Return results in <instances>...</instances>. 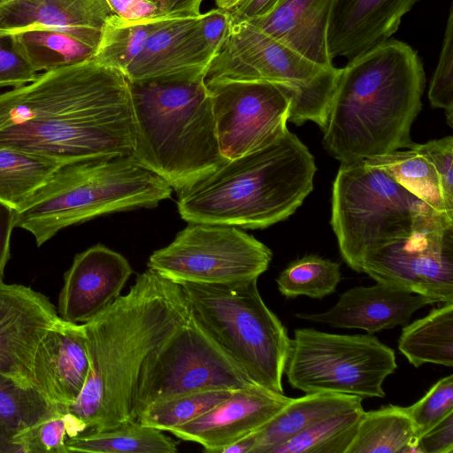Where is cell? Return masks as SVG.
I'll use <instances>...</instances> for the list:
<instances>
[{"label":"cell","mask_w":453,"mask_h":453,"mask_svg":"<svg viewBox=\"0 0 453 453\" xmlns=\"http://www.w3.org/2000/svg\"><path fill=\"white\" fill-rule=\"evenodd\" d=\"M363 412L361 406L326 418L270 453H346Z\"/></svg>","instance_id":"33"},{"label":"cell","mask_w":453,"mask_h":453,"mask_svg":"<svg viewBox=\"0 0 453 453\" xmlns=\"http://www.w3.org/2000/svg\"><path fill=\"white\" fill-rule=\"evenodd\" d=\"M16 50L35 71H50L92 59L96 50L60 27H34L11 35Z\"/></svg>","instance_id":"27"},{"label":"cell","mask_w":453,"mask_h":453,"mask_svg":"<svg viewBox=\"0 0 453 453\" xmlns=\"http://www.w3.org/2000/svg\"><path fill=\"white\" fill-rule=\"evenodd\" d=\"M177 445L163 431L134 419L111 429L85 432L65 441L68 453H175Z\"/></svg>","instance_id":"28"},{"label":"cell","mask_w":453,"mask_h":453,"mask_svg":"<svg viewBox=\"0 0 453 453\" xmlns=\"http://www.w3.org/2000/svg\"><path fill=\"white\" fill-rule=\"evenodd\" d=\"M422 453L407 407L363 412L346 453Z\"/></svg>","instance_id":"25"},{"label":"cell","mask_w":453,"mask_h":453,"mask_svg":"<svg viewBox=\"0 0 453 453\" xmlns=\"http://www.w3.org/2000/svg\"><path fill=\"white\" fill-rule=\"evenodd\" d=\"M128 84L132 157L177 193L227 161L219 150L211 96L203 80Z\"/></svg>","instance_id":"5"},{"label":"cell","mask_w":453,"mask_h":453,"mask_svg":"<svg viewBox=\"0 0 453 453\" xmlns=\"http://www.w3.org/2000/svg\"><path fill=\"white\" fill-rule=\"evenodd\" d=\"M339 73L340 68L309 60L249 21L232 20L203 81H265L284 87L292 95L288 120L297 126L312 121L322 130Z\"/></svg>","instance_id":"8"},{"label":"cell","mask_w":453,"mask_h":453,"mask_svg":"<svg viewBox=\"0 0 453 453\" xmlns=\"http://www.w3.org/2000/svg\"><path fill=\"white\" fill-rule=\"evenodd\" d=\"M182 287L147 269L129 291L83 323L89 360L84 388L65 408L88 431L133 419L137 380L146 357L189 318Z\"/></svg>","instance_id":"1"},{"label":"cell","mask_w":453,"mask_h":453,"mask_svg":"<svg viewBox=\"0 0 453 453\" xmlns=\"http://www.w3.org/2000/svg\"><path fill=\"white\" fill-rule=\"evenodd\" d=\"M197 17L173 19L152 33L126 70L127 80L131 82L203 80L213 56L200 36Z\"/></svg>","instance_id":"18"},{"label":"cell","mask_w":453,"mask_h":453,"mask_svg":"<svg viewBox=\"0 0 453 453\" xmlns=\"http://www.w3.org/2000/svg\"><path fill=\"white\" fill-rule=\"evenodd\" d=\"M272 258L267 246L237 226L188 222L147 266L178 284L227 285L257 280Z\"/></svg>","instance_id":"12"},{"label":"cell","mask_w":453,"mask_h":453,"mask_svg":"<svg viewBox=\"0 0 453 453\" xmlns=\"http://www.w3.org/2000/svg\"><path fill=\"white\" fill-rule=\"evenodd\" d=\"M388 173L397 183L438 212L447 214L439 177L418 143L364 159ZM453 218V217H450Z\"/></svg>","instance_id":"29"},{"label":"cell","mask_w":453,"mask_h":453,"mask_svg":"<svg viewBox=\"0 0 453 453\" xmlns=\"http://www.w3.org/2000/svg\"><path fill=\"white\" fill-rule=\"evenodd\" d=\"M431 209L384 171L359 160L341 163L330 223L342 259L362 273L367 253L409 234L416 218Z\"/></svg>","instance_id":"9"},{"label":"cell","mask_w":453,"mask_h":453,"mask_svg":"<svg viewBox=\"0 0 453 453\" xmlns=\"http://www.w3.org/2000/svg\"><path fill=\"white\" fill-rule=\"evenodd\" d=\"M363 398L332 392L308 393L290 402L264 426L253 433L251 453H270L279 445L332 416L362 406Z\"/></svg>","instance_id":"24"},{"label":"cell","mask_w":453,"mask_h":453,"mask_svg":"<svg viewBox=\"0 0 453 453\" xmlns=\"http://www.w3.org/2000/svg\"><path fill=\"white\" fill-rule=\"evenodd\" d=\"M159 12L171 18L197 17L203 0H150Z\"/></svg>","instance_id":"45"},{"label":"cell","mask_w":453,"mask_h":453,"mask_svg":"<svg viewBox=\"0 0 453 453\" xmlns=\"http://www.w3.org/2000/svg\"><path fill=\"white\" fill-rule=\"evenodd\" d=\"M56 411L35 388L0 374V452L18 453L12 437Z\"/></svg>","instance_id":"32"},{"label":"cell","mask_w":453,"mask_h":453,"mask_svg":"<svg viewBox=\"0 0 453 453\" xmlns=\"http://www.w3.org/2000/svg\"><path fill=\"white\" fill-rule=\"evenodd\" d=\"M396 368L395 350L372 334L299 328L290 339L284 374L293 388L306 394L383 398V382Z\"/></svg>","instance_id":"10"},{"label":"cell","mask_w":453,"mask_h":453,"mask_svg":"<svg viewBox=\"0 0 453 453\" xmlns=\"http://www.w3.org/2000/svg\"><path fill=\"white\" fill-rule=\"evenodd\" d=\"M106 2L116 15L128 20L165 16L150 0H106Z\"/></svg>","instance_id":"43"},{"label":"cell","mask_w":453,"mask_h":453,"mask_svg":"<svg viewBox=\"0 0 453 453\" xmlns=\"http://www.w3.org/2000/svg\"><path fill=\"white\" fill-rule=\"evenodd\" d=\"M38 76L16 50L12 35L0 36V87L18 88Z\"/></svg>","instance_id":"40"},{"label":"cell","mask_w":453,"mask_h":453,"mask_svg":"<svg viewBox=\"0 0 453 453\" xmlns=\"http://www.w3.org/2000/svg\"><path fill=\"white\" fill-rule=\"evenodd\" d=\"M449 14L439 61L430 82L428 98L434 108L445 110L447 122L453 124V11Z\"/></svg>","instance_id":"38"},{"label":"cell","mask_w":453,"mask_h":453,"mask_svg":"<svg viewBox=\"0 0 453 453\" xmlns=\"http://www.w3.org/2000/svg\"><path fill=\"white\" fill-rule=\"evenodd\" d=\"M173 19L168 16L128 20L114 14L105 22L93 60L125 73L152 33Z\"/></svg>","instance_id":"31"},{"label":"cell","mask_w":453,"mask_h":453,"mask_svg":"<svg viewBox=\"0 0 453 453\" xmlns=\"http://www.w3.org/2000/svg\"><path fill=\"white\" fill-rule=\"evenodd\" d=\"M173 188L131 156L62 165L16 211L15 226L37 246L60 230L104 214L151 208Z\"/></svg>","instance_id":"6"},{"label":"cell","mask_w":453,"mask_h":453,"mask_svg":"<svg viewBox=\"0 0 453 453\" xmlns=\"http://www.w3.org/2000/svg\"><path fill=\"white\" fill-rule=\"evenodd\" d=\"M422 453L453 452V412L418 438Z\"/></svg>","instance_id":"42"},{"label":"cell","mask_w":453,"mask_h":453,"mask_svg":"<svg viewBox=\"0 0 453 453\" xmlns=\"http://www.w3.org/2000/svg\"><path fill=\"white\" fill-rule=\"evenodd\" d=\"M419 0H335L326 34L331 58L349 60L385 42Z\"/></svg>","instance_id":"21"},{"label":"cell","mask_w":453,"mask_h":453,"mask_svg":"<svg viewBox=\"0 0 453 453\" xmlns=\"http://www.w3.org/2000/svg\"><path fill=\"white\" fill-rule=\"evenodd\" d=\"M399 351L418 368L425 364L453 366V302L444 303L402 329Z\"/></svg>","instance_id":"26"},{"label":"cell","mask_w":453,"mask_h":453,"mask_svg":"<svg viewBox=\"0 0 453 453\" xmlns=\"http://www.w3.org/2000/svg\"><path fill=\"white\" fill-rule=\"evenodd\" d=\"M210 91L221 155L227 160L257 150L287 128L291 93L265 81H219Z\"/></svg>","instance_id":"14"},{"label":"cell","mask_w":453,"mask_h":453,"mask_svg":"<svg viewBox=\"0 0 453 453\" xmlns=\"http://www.w3.org/2000/svg\"><path fill=\"white\" fill-rule=\"evenodd\" d=\"M231 16L229 11L214 8L197 17L200 36L213 56L219 51L230 29Z\"/></svg>","instance_id":"41"},{"label":"cell","mask_w":453,"mask_h":453,"mask_svg":"<svg viewBox=\"0 0 453 453\" xmlns=\"http://www.w3.org/2000/svg\"><path fill=\"white\" fill-rule=\"evenodd\" d=\"M59 318L45 296L26 286L0 281V374L34 387L35 350Z\"/></svg>","instance_id":"15"},{"label":"cell","mask_w":453,"mask_h":453,"mask_svg":"<svg viewBox=\"0 0 453 453\" xmlns=\"http://www.w3.org/2000/svg\"><path fill=\"white\" fill-rule=\"evenodd\" d=\"M426 75L407 43L388 40L340 68L323 144L341 163L408 147L421 110Z\"/></svg>","instance_id":"2"},{"label":"cell","mask_w":453,"mask_h":453,"mask_svg":"<svg viewBox=\"0 0 453 453\" xmlns=\"http://www.w3.org/2000/svg\"><path fill=\"white\" fill-rule=\"evenodd\" d=\"M88 370L83 325L59 318L35 350L32 364L34 388L64 411L79 397Z\"/></svg>","instance_id":"19"},{"label":"cell","mask_w":453,"mask_h":453,"mask_svg":"<svg viewBox=\"0 0 453 453\" xmlns=\"http://www.w3.org/2000/svg\"><path fill=\"white\" fill-rule=\"evenodd\" d=\"M255 445V437L251 434L231 444L219 449L217 453H251Z\"/></svg>","instance_id":"47"},{"label":"cell","mask_w":453,"mask_h":453,"mask_svg":"<svg viewBox=\"0 0 453 453\" xmlns=\"http://www.w3.org/2000/svg\"><path fill=\"white\" fill-rule=\"evenodd\" d=\"M342 279L338 263L317 255L292 261L276 279L278 290L286 298L305 296L322 299L334 293Z\"/></svg>","instance_id":"34"},{"label":"cell","mask_w":453,"mask_h":453,"mask_svg":"<svg viewBox=\"0 0 453 453\" xmlns=\"http://www.w3.org/2000/svg\"><path fill=\"white\" fill-rule=\"evenodd\" d=\"M193 314L256 384L284 393L290 338L266 306L257 280L227 285L180 284Z\"/></svg>","instance_id":"7"},{"label":"cell","mask_w":453,"mask_h":453,"mask_svg":"<svg viewBox=\"0 0 453 453\" xmlns=\"http://www.w3.org/2000/svg\"><path fill=\"white\" fill-rule=\"evenodd\" d=\"M244 0H215L218 8L231 11Z\"/></svg>","instance_id":"48"},{"label":"cell","mask_w":453,"mask_h":453,"mask_svg":"<svg viewBox=\"0 0 453 453\" xmlns=\"http://www.w3.org/2000/svg\"><path fill=\"white\" fill-rule=\"evenodd\" d=\"M418 149L430 159L439 177L447 213L453 217V137L431 140L418 144Z\"/></svg>","instance_id":"39"},{"label":"cell","mask_w":453,"mask_h":453,"mask_svg":"<svg viewBox=\"0 0 453 453\" xmlns=\"http://www.w3.org/2000/svg\"><path fill=\"white\" fill-rule=\"evenodd\" d=\"M235 390L214 389L176 395L154 403L142 411V425L169 432L204 414Z\"/></svg>","instance_id":"35"},{"label":"cell","mask_w":453,"mask_h":453,"mask_svg":"<svg viewBox=\"0 0 453 453\" xmlns=\"http://www.w3.org/2000/svg\"><path fill=\"white\" fill-rule=\"evenodd\" d=\"M334 1L280 0L266 15L249 22L309 60L332 67L326 34Z\"/></svg>","instance_id":"23"},{"label":"cell","mask_w":453,"mask_h":453,"mask_svg":"<svg viewBox=\"0 0 453 453\" xmlns=\"http://www.w3.org/2000/svg\"><path fill=\"white\" fill-rule=\"evenodd\" d=\"M434 303L422 296L376 282L343 292L337 303L320 313H297L298 319L336 328H357L369 334L397 326H406L412 314Z\"/></svg>","instance_id":"20"},{"label":"cell","mask_w":453,"mask_h":453,"mask_svg":"<svg viewBox=\"0 0 453 453\" xmlns=\"http://www.w3.org/2000/svg\"><path fill=\"white\" fill-rule=\"evenodd\" d=\"M85 432L84 426L74 416L58 409L15 434L12 443L19 453H68L65 441Z\"/></svg>","instance_id":"36"},{"label":"cell","mask_w":453,"mask_h":453,"mask_svg":"<svg viewBox=\"0 0 453 453\" xmlns=\"http://www.w3.org/2000/svg\"><path fill=\"white\" fill-rule=\"evenodd\" d=\"M133 273L126 257L102 244L77 254L65 273L59 317L77 324L89 321L120 296Z\"/></svg>","instance_id":"17"},{"label":"cell","mask_w":453,"mask_h":453,"mask_svg":"<svg viewBox=\"0 0 453 453\" xmlns=\"http://www.w3.org/2000/svg\"><path fill=\"white\" fill-rule=\"evenodd\" d=\"M0 145L63 165L132 156L128 81L118 70L89 64L65 91L44 102L32 119L0 128Z\"/></svg>","instance_id":"4"},{"label":"cell","mask_w":453,"mask_h":453,"mask_svg":"<svg viewBox=\"0 0 453 453\" xmlns=\"http://www.w3.org/2000/svg\"><path fill=\"white\" fill-rule=\"evenodd\" d=\"M16 210L0 202V281L10 258V240L15 227Z\"/></svg>","instance_id":"44"},{"label":"cell","mask_w":453,"mask_h":453,"mask_svg":"<svg viewBox=\"0 0 453 453\" xmlns=\"http://www.w3.org/2000/svg\"><path fill=\"white\" fill-rule=\"evenodd\" d=\"M316 170L308 148L286 129L179 192L178 211L187 222L265 228L301 206L313 189Z\"/></svg>","instance_id":"3"},{"label":"cell","mask_w":453,"mask_h":453,"mask_svg":"<svg viewBox=\"0 0 453 453\" xmlns=\"http://www.w3.org/2000/svg\"><path fill=\"white\" fill-rule=\"evenodd\" d=\"M62 165L43 156L0 145V202L17 211Z\"/></svg>","instance_id":"30"},{"label":"cell","mask_w":453,"mask_h":453,"mask_svg":"<svg viewBox=\"0 0 453 453\" xmlns=\"http://www.w3.org/2000/svg\"><path fill=\"white\" fill-rule=\"evenodd\" d=\"M253 384L191 311L188 320L146 357L137 380L133 419L147 406L176 395L238 390Z\"/></svg>","instance_id":"11"},{"label":"cell","mask_w":453,"mask_h":453,"mask_svg":"<svg viewBox=\"0 0 453 453\" xmlns=\"http://www.w3.org/2000/svg\"><path fill=\"white\" fill-rule=\"evenodd\" d=\"M361 271L434 303L453 302V218L434 209L419 214L409 234L367 253Z\"/></svg>","instance_id":"13"},{"label":"cell","mask_w":453,"mask_h":453,"mask_svg":"<svg viewBox=\"0 0 453 453\" xmlns=\"http://www.w3.org/2000/svg\"><path fill=\"white\" fill-rule=\"evenodd\" d=\"M257 384L235 390L204 414L169 432L177 438L217 451L264 426L291 400Z\"/></svg>","instance_id":"16"},{"label":"cell","mask_w":453,"mask_h":453,"mask_svg":"<svg viewBox=\"0 0 453 453\" xmlns=\"http://www.w3.org/2000/svg\"><path fill=\"white\" fill-rule=\"evenodd\" d=\"M280 0H244L229 11L234 21H251L270 12Z\"/></svg>","instance_id":"46"},{"label":"cell","mask_w":453,"mask_h":453,"mask_svg":"<svg viewBox=\"0 0 453 453\" xmlns=\"http://www.w3.org/2000/svg\"><path fill=\"white\" fill-rule=\"evenodd\" d=\"M114 14L106 0H0V36L34 27H60L96 50Z\"/></svg>","instance_id":"22"},{"label":"cell","mask_w":453,"mask_h":453,"mask_svg":"<svg viewBox=\"0 0 453 453\" xmlns=\"http://www.w3.org/2000/svg\"><path fill=\"white\" fill-rule=\"evenodd\" d=\"M418 438L453 412V374L436 381L418 402L407 407Z\"/></svg>","instance_id":"37"}]
</instances>
